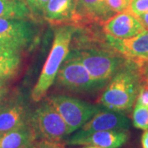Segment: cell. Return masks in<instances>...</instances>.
<instances>
[{"label": "cell", "instance_id": "1", "mask_svg": "<svg viewBox=\"0 0 148 148\" xmlns=\"http://www.w3.org/2000/svg\"><path fill=\"white\" fill-rule=\"evenodd\" d=\"M141 82L139 66L127 61L111 78L97 103L110 110H129L135 104Z\"/></svg>", "mask_w": 148, "mask_h": 148}, {"label": "cell", "instance_id": "2", "mask_svg": "<svg viewBox=\"0 0 148 148\" xmlns=\"http://www.w3.org/2000/svg\"><path fill=\"white\" fill-rule=\"evenodd\" d=\"M76 28L72 25H63L55 32L49 54L36 84L32 89V99L34 102L42 100L54 82L58 70L69 55L70 44L76 33Z\"/></svg>", "mask_w": 148, "mask_h": 148}, {"label": "cell", "instance_id": "3", "mask_svg": "<svg viewBox=\"0 0 148 148\" xmlns=\"http://www.w3.org/2000/svg\"><path fill=\"white\" fill-rule=\"evenodd\" d=\"M81 63L96 82L105 84L126 64L127 60L114 49L73 50Z\"/></svg>", "mask_w": 148, "mask_h": 148}, {"label": "cell", "instance_id": "4", "mask_svg": "<svg viewBox=\"0 0 148 148\" xmlns=\"http://www.w3.org/2000/svg\"><path fill=\"white\" fill-rule=\"evenodd\" d=\"M29 126L36 139L63 141L70 135L63 118L48 101L44 102L31 114Z\"/></svg>", "mask_w": 148, "mask_h": 148}, {"label": "cell", "instance_id": "5", "mask_svg": "<svg viewBox=\"0 0 148 148\" xmlns=\"http://www.w3.org/2000/svg\"><path fill=\"white\" fill-rule=\"evenodd\" d=\"M47 101L63 118L70 134L80 129L95 114L103 110L99 106L67 95H53Z\"/></svg>", "mask_w": 148, "mask_h": 148}, {"label": "cell", "instance_id": "6", "mask_svg": "<svg viewBox=\"0 0 148 148\" xmlns=\"http://www.w3.org/2000/svg\"><path fill=\"white\" fill-rule=\"evenodd\" d=\"M55 79L59 86L74 91H90L105 86L91 77L73 51L64 60Z\"/></svg>", "mask_w": 148, "mask_h": 148}, {"label": "cell", "instance_id": "7", "mask_svg": "<svg viewBox=\"0 0 148 148\" xmlns=\"http://www.w3.org/2000/svg\"><path fill=\"white\" fill-rule=\"evenodd\" d=\"M35 36L31 22L21 18L0 17V41L17 52L27 47Z\"/></svg>", "mask_w": 148, "mask_h": 148}, {"label": "cell", "instance_id": "8", "mask_svg": "<svg viewBox=\"0 0 148 148\" xmlns=\"http://www.w3.org/2000/svg\"><path fill=\"white\" fill-rule=\"evenodd\" d=\"M109 46L123 57L141 67L148 62V30L127 39H115L107 36Z\"/></svg>", "mask_w": 148, "mask_h": 148}, {"label": "cell", "instance_id": "9", "mask_svg": "<svg viewBox=\"0 0 148 148\" xmlns=\"http://www.w3.org/2000/svg\"><path fill=\"white\" fill-rule=\"evenodd\" d=\"M129 138L128 130L114 129L97 131L83 136H71L65 140V145L95 146L102 148H119L127 143Z\"/></svg>", "mask_w": 148, "mask_h": 148}, {"label": "cell", "instance_id": "10", "mask_svg": "<svg viewBox=\"0 0 148 148\" xmlns=\"http://www.w3.org/2000/svg\"><path fill=\"white\" fill-rule=\"evenodd\" d=\"M113 14L106 0H77L72 26L82 27L91 23L102 25Z\"/></svg>", "mask_w": 148, "mask_h": 148}, {"label": "cell", "instance_id": "11", "mask_svg": "<svg viewBox=\"0 0 148 148\" xmlns=\"http://www.w3.org/2000/svg\"><path fill=\"white\" fill-rule=\"evenodd\" d=\"M130 127V121L120 112L103 109L86 122L74 136L79 137L97 131L126 129Z\"/></svg>", "mask_w": 148, "mask_h": 148}, {"label": "cell", "instance_id": "12", "mask_svg": "<svg viewBox=\"0 0 148 148\" xmlns=\"http://www.w3.org/2000/svg\"><path fill=\"white\" fill-rule=\"evenodd\" d=\"M102 27L106 36L115 39L131 38L145 30L138 17L128 10L110 16Z\"/></svg>", "mask_w": 148, "mask_h": 148}, {"label": "cell", "instance_id": "13", "mask_svg": "<svg viewBox=\"0 0 148 148\" xmlns=\"http://www.w3.org/2000/svg\"><path fill=\"white\" fill-rule=\"evenodd\" d=\"M31 114L20 101L0 105V132L18 129L29 125Z\"/></svg>", "mask_w": 148, "mask_h": 148}, {"label": "cell", "instance_id": "14", "mask_svg": "<svg viewBox=\"0 0 148 148\" xmlns=\"http://www.w3.org/2000/svg\"><path fill=\"white\" fill-rule=\"evenodd\" d=\"M76 3L77 0H49L42 15L53 25H72Z\"/></svg>", "mask_w": 148, "mask_h": 148}, {"label": "cell", "instance_id": "15", "mask_svg": "<svg viewBox=\"0 0 148 148\" xmlns=\"http://www.w3.org/2000/svg\"><path fill=\"white\" fill-rule=\"evenodd\" d=\"M36 140L31 127L0 132V148H27Z\"/></svg>", "mask_w": 148, "mask_h": 148}, {"label": "cell", "instance_id": "16", "mask_svg": "<svg viewBox=\"0 0 148 148\" xmlns=\"http://www.w3.org/2000/svg\"><path fill=\"white\" fill-rule=\"evenodd\" d=\"M32 16L24 0H0V17L27 19Z\"/></svg>", "mask_w": 148, "mask_h": 148}, {"label": "cell", "instance_id": "17", "mask_svg": "<svg viewBox=\"0 0 148 148\" xmlns=\"http://www.w3.org/2000/svg\"><path fill=\"white\" fill-rule=\"evenodd\" d=\"M21 65L18 53L0 54V80L6 81L14 77Z\"/></svg>", "mask_w": 148, "mask_h": 148}, {"label": "cell", "instance_id": "18", "mask_svg": "<svg viewBox=\"0 0 148 148\" xmlns=\"http://www.w3.org/2000/svg\"><path fill=\"white\" fill-rule=\"evenodd\" d=\"M132 117L134 127L142 130L148 129V106L135 104Z\"/></svg>", "mask_w": 148, "mask_h": 148}, {"label": "cell", "instance_id": "19", "mask_svg": "<svg viewBox=\"0 0 148 148\" xmlns=\"http://www.w3.org/2000/svg\"><path fill=\"white\" fill-rule=\"evenodd\" d=\"M27 148H65V143L62 141L36 139Z\"/></svg>", "mask_w": 148, "mask_h": 148}, {"label": "cell", "instance_id": "20", "mask_svg": "<svg viewBox=\"0 0 148 148\" xmlns=\"http://www.w3.org/2000/svg\"><path fill=\"white\" fill-rule=\"evenodd\" d=\"M128 11L134 16L148 12V0H130Z\"/></svg>", "mask_w": 148, "mask_h": 148}, {"label": "cell", "instance_id": "21", "mask_svg": "<svg viewBox=\"0 0 148 148\" xmlns=\"http://www.w3.org/2000/svg\"><path fill=\"white\" fill-rule=\"evenodd\" d=\"M108 8L114 13L128 10L130 0H106Z\"/></svg>", "mask_w": 148, "mask_h": 148}, {"label": "cell", "instance_id": "22", "mask_svg": "<svg viewBox=\"0 0 148 148\" xmlns=\"http://www.w3.org/2000/svg\"><path fill=\"white\" fill-rule=\"evenodd\" d=\"M28 6L31 12L34 15L42 14L43 10L47 4L49 0H24Z\"/></svg>", "mask_w": 148, "mask_h": 148}, {"label": "cell", "instance_id": "23", "mask_svg": "<svg viewBox=\"0 0 148 148\" xmlns=\"http://www.w3.org/2000/svg\"><path fill=\"white\" fill-rule=\"evenodd\" d=\"M135 104L148 106V84L142 79Z\"/></svg>", "mask_w": 148, "mask_h": 148}, {"label": "cell", "instance_id": "24", "mask_svg": "<svg viewBox=\"0 0 148 148\" xmlns=\"http://www.w3.org/2000/svg\"><path fill=\"white\" fill-rule=\"evenodd\" d=\"M14 53H18V52L14 50L13 49L8 47L4 43L0 41V54H14Z\"/></svg>", "mask_w": 148, "mask_h": 148}, {"label": "cell", "instance_id": "25", "mask_svg": "<svg viewBox=\"0 0 148 148\" xmlns=\"http://www.w3.org/2000/svg\"><path fill=\"white\" fill-rule=\"evenodd\" d=\"M139 69H140L142 79L148 84V62L147 64H143V66L139 67Z\"/></svg>", "mask_w": 148, "mask_h": 148}, {"label": "cell", "instance_id": "26", "mask_svg": "<svg viewBox=\"0 0 148 148\" xmlns=\"http://www.w3.org/2000/svg\"><path fill=\"white\" fill-rule=\"evenodd\" d=\"M139 21L142 23L143 27H144L145 30H148V12H144L143 14L137 16Z\"/></svg>", "mask_w": 148, "mask_h": 148}, {"label": "cell", "instance_id": "27", "mask_svg": "<svg viewBox=\"0 0 148 148\" xmlns=\"http://www.w3.org/2000/svg\"><path fill=\"white\" fill-rule=\"evenodd\" d=\"M141 143L143 148H148V129L145 130L141 138Z\"/></svg>", "mask_w": 148, "mask_h": 148}, {"label": "cell", "instance_id": "28", "mask_svg": "<svg viewBox=\"0 0 148 148\" xmlns=\"http://www.w3.org/2000/svg\"><path fill=\"white\" fill-rule=\"evenodd\" d=\"M6 93H7V89L4 85H0V101L6 95Z\"/></svg>", "mask_w": 148, "mask_h": 148}, {"label": "cell", "instance_id": "29", "mask_svg": "<svg viewBox=\"0 0 148 148\" xmlns=\"http://www.w3.org/2000/svg\"><path fill=\"white\" fill-rule=\"evenodd\" d=\"M82 148H102L99 147H95V146H85L84 147Z\"/></svg>", "mask_w": 148, "mask_h": 148}, {"label": "cell", "instance_id": "30", "mask_svg": "<svg viewBox=\"0 0 148 148\" xmlns=\"http://www.w3.org/2000/svg\"><path fill=\"white\" fill-rule=\"evenodd\" d=\"M4 82H5V81H1V80H0V85H4Z\"/></svg>", "mask_w": 148, "mask_h": 148}]
</instances>
